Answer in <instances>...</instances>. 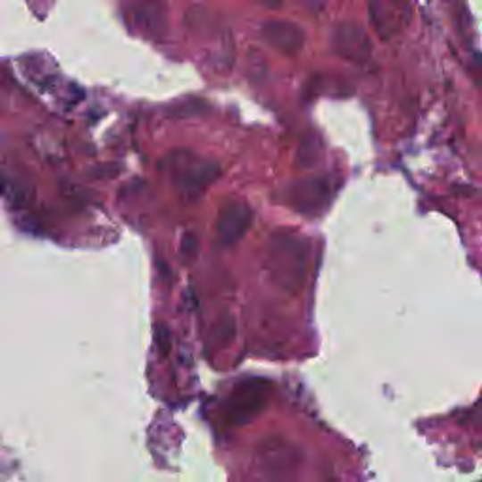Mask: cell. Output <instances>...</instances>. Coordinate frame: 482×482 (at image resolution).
<instances>
[{"mask_svg": "<svg viewBox=\"0 0 482 482\" xmlns=\"http://www.w3.org/2000/svg\"><path fill=\"white\" fill-rule=\"evenodd\" d=\"M309 244L307 239L292 232H275L270 237L268 270L273 283L287 292H298L307 275Z\"/></svg>", "mask_w": 482, "mask_h": 482, "instance_id": "6da1fadb", "label": "cell"}, {"mask_svg": "<svg viewBox=\"0 0 482 482\" xmlns=\"http://www.w3.org/2000/svg\"><path fill=\"white\" fill-rule=\"evenodd\" d=\"M168 170L179 188L187 195H198L219 176V164L195 157L191 153H174L166 159Z\"/></svg>", "mask_w": 482, "mask_h": 482, "instance_id": "7a4b0ae2", "label": "cell"}, {"mask_svg": "<svg viewBox=\"0 0 482 482\" xmlns=\"http://www.w3.org/2000/svg\"><path fill=\"white\" fill-rule=\"evenodd\" d=\"M271 385L264 378H245L237 383L225 403L227 420L232 426L251 422L268 402Z\"/></svg>", "mask_w": 482, "mask_h": 482, "instance_id": "3957f363", "label": "cell"}, {"mask_svg": "<svg viewBox=\"0 0 482 482\" xmlns=\"http://www.w3.org/2000/svg\"><path fill=\"white\" fill-rule=\"evenodd\" d=\"M332 195L334 188L330 179L326 178L300 179L288 187L287 204L305 217H317L328 208L332 202Z\"/></svg>", "mask_w": 482, "mask_h": 482, "instance_id": "277c9868", "label": "cell"}, {"mask_svg": "<svg viewBox=\"0 0 482 482\" xmlns=\"http://www.w3.org/2000/svg\"><path fill=\"white\" fill-rule=\"evenodd\" d=\"M253 222V212L247 204L229 202L217 219V237L220 245L232 247L244 237Z\"/></svg>", "mask_w": 482, "mask_h": 482, "instance_id": "5b68a950", "label": "cell"}, {"mask_svg": "<svg viewBox=\"0 0 482 482\" xmlns=\"http://www.w3.org/2000/svg\"><path fill=\"white\" fill-rule=\"evenodd\" d=\"M336 54L353 62H364L370 57V44L364 30L354 23H341L334 32Z\"/></svg>", "mask_w": 482, "mask_h": 482, "instance_id": "8992f818", "label": "cell"}, {"mask_svg": "<svg viewBox=\"0 0 482 482\" xmlns=\"http://www.w3.org/2000/svg\"><path fill=\"white\" fill-rule=\"evenodd\" d=\"M264 40L281 54H298L305 44V30L292 21H268L262 27Z\"/></svg>", "mask_w": 482, "mask_h": 482, "instance_id": "52a82bcc", "label": "cell"}, {"mask_svg": "<svg viewBox=\"0 0 482 482\" xmlns=\"http://www.w3.org/2000/svg\"><path fill=\"white\" fill-rule=\"evenodd\" d=\"M154 339H157L161 351L166 354L170 351V334H168V330H162L161 326H157V334H154Z\"/></svg>", "mask_w": 482, "mask_h": 482, "instance_id": "ba28073f", "label": "cell"}, {"mask_svg": "<svg viewBox=\"0 0 482 482\" xmlns=\"http://www.w3.org/2000/svg\"><path fill=\"white\" fill-rule=\"evenodd\" d=\"M198 249V244H196V239L193 236H187L185 241H183V247H181V254H185L187 258H191Z\"/></svg>", "mask_w": 482, "mask_h": 482, "instance_id": "9c48e42d", "label": "cell"}, {"mask_svg": "<svg viewBox=\"0 0 482 482\" xmlns=\"http://www.w3.org/2000/svg\"><path fill=\"white\" fill-rule=\"evenodd\" d=\"M261 3L273 8V6H279V4H281V0H261Z\"/></svg>", "mask_w": 482, "mask_h": 482, "instance_id": "30bf717a", "label": "cell"}]
</instances>
